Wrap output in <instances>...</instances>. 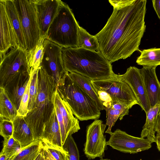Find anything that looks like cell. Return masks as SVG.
I'll list each match as a JSON object with an SVG mask.
<instances>
[{
	"label": "cell",
	"mask_w": 160,
	"mask_h": 160,
	"mask_svg": "<svg viewBox=\"0 0 160 160\" xmlns=\"http://www.w3.org/2000/svg\"><path fill=\"white\" fill-rule=\"evenodd\" d=\"M156 68L143 66L140 69L150 108L160 103V82L156 75Z\"/></svg>",
	"instance_id": "cell-14"
},
{
	"label": "cell",
	"mask_w": 160,
	"mask_h": 160,
	"mask_svg": "<svg viewBox=\"0 0 160 160\" xmlns=\"http://www.w3.org/2000/svg\"><path fill=\"white\" fill-rule=\"evenodd\" d=\"M54 106L56 110L57 117L60 128L62 140V145L63 146L67 139L66 137L65 128L62 115L60 110L56 104L54 103Z\"/></svg>",
	"instance_id": "cell-35"
},
{
	"label": "cell",
	"mask_w": 160,
	"mask_h": 160,
	"mask_svg": "<svg viewBox=\"0 0 160 160\" xmlns=\"http://www.w3.org/2000/svg\"><path fill=\"white\" fill-rule=\"evenodd\" d=\"M17 116V110L7 95L4 88L0 87V118L13 121Z\"/></svg>",
	"instance_id": "cell-22"
},
{
	"label": "cell",
	"mask_w": 160,
	"mask_h": 160,
	"mask_svg": "<svg viewBox=\"0 0 160 160\" xmlns=\"http://www.w3.org/2000/svg\"><path fill=\"white\" fill-rule=\"evenodd\" d=\"M79 26L71 9L62 1L46 39L62 48L78 47Z\"/></svg>",
	"instance_id": "cell-4"
},
{
	"label": "cell",
	"mask_w": 160,
	"mask_h": 160,
	"mask_svg": "<svg viewBox=\"0 0 160 160\" xmlns=\"http://www.w3.org/2000/svg\"><path fill=\"white\" fill-rule=\"evenodd\" d=\"M6 12L16 36L18 46L27 51V47L20 21L14 0H4Z\"/></svg>",
	"instance_id": "cell-18"
},
{
	"label": "cell",
	"mask_w": 160,
	"mask_h": 160,
	"mask_svg": "<svg viewBox=\"0 0 160 160\" xmlns=\"http://www.w3.org/2000/svg\"><path fill=\"white\" fill-rule=\"evenodd\" d=\"M117 76L130 86L139 105L147 113L150 109V106L140 69L135 67L130 66L127 68L125 73Z\"/></svg>",
	"instance_id": "cell-11"
},
{
	"label": "cell",
	"mask_w": 160,
	"mask_h": 160,
	"mask_svg": "<svg viewBox=\"0 0 160 160\" xmlns=\"http://www.w3.org/2000/svg\"><path fill=\"white\" fill-rule=\"evenodd\" d=\"M30 71L27 52L19 47L11 49L0 58V87L4 88L23 70Z\"/></svg>",
	"instance_id": "cell-6"
},
{
	"label": "cell",
	"mask_w": 160,
	"mask_h": 160,
	"mask_svg": "<svg viewBox=\"0 0 160 160\" xmlns=\"http://www.w3.org/2000/svg\"><path fill=\"white\" fill-rule=\"evenodd\" d=\"M94 89L101 102L104 110L110 108L113 103V101L109 94L104 91L92 85Z\"/></svg>",
	"instance_id": "cell-33"
},
{
	"label": "cell",
	"mask_w": 160,
	"mask_h": 160,
	"mask_svg": "<svg viewBox=\"0 0 160 160\" xmlns=\"http://www.w3.org/2000/svg\"><path fill=\"white\" fill-rule=\"evenodd\" d=\"M0 135L4 139L12 136L13 131V121L0 118Z\"/></svg>",
	"instance_id": "cell-32"
},
{
	"label": "cell",
	"mask_w": 160,
	"mask_h": 160,
	"mask_svg": "<svg viewBox=\"0 0 160 160\" xmlns=\"http://www.w3.org/2000/svg\"><path fill=\"white\" fill-rule=\"evenodd\" d=\"M146 0H131L126 6L113 8L103 28L95 36L98 52L111 63L139 51L145 32Z\"/></svg>",
	"instance_id": "cell-1"
},
{
	"label": "cell",
	"mask_w": 160,
	"mask_h": 160,
	"mask_svg": "<svg viewBox=\"0 0 160 160\" xmlns=\"http://www.w3.org/2000/svg\"><path fill=\"white\" fill-rule=\"evenodd\" d=\"M30 70L31 81L29 91V100L28 106V112L32 109L37 100L38 82V69H35L31 68Z\"/></svg>",
	"instance_id": "cell-27"
},
{
	"label": "cell",
	"mask_w": 160,
	"mask_h": 160,
	"mask_svg": "<svg viewBox=\"0 0 160 160\" xmlns=\"http://www.w3.org/2000/svg\"><path fill=\"white\" fill-rule=\"evenodd\" d=\"M43 146V148L49 152L56 160H69L68 152L64 148L59 149L52 147Z\"/></svg>",
	"instance_id": "cell-34"
},
{
	"label": "cell",
	"mask_w": 160,
	"mask_h": 160,
	"mask_svg": "<svg viewBox=\"0 0 160 160\" xmlns=\"http://www.w3.org/2000/svg\"><path fill=\"white\" fill-rule=\"evenodd\" d=\"M46 39L41 37L40 40L35 48L28 52L29 67L30 69H37L40 66L44 53L43 41Z\"/></svg>",
	"instance_id": "cell-26"
},
{
	"label": "cell",
	"mask_w": 160,
	"mask_h": 160,
	"mask_svg": "<svg viewBox=\"0 0 160 160\" xmlns=\"http://www.w3.org/2000/svg\"><path fill=\"white\" fill-rule=\"evenodd\" d=\"M0 58L9 49L19 47L17 39L7 14L4 0H0Z\"/></svg>",
	"instance_id": "cell-13"
},
{
	"label": "cell",
	"mask_w": 160,
	"mask_h": 160,
	"mask_svg": "<svg viewBox=\"0 0 160 160\" xmlns=\"http://www.w3.org/2000/svg\"><path fill=\"white\" fill-rule=\"evenodd\" d=\"M62 58L65 71L74 72L91 80L113 77L111 63L99 52L80 47L62 48Z\"/></svg>",
	"instance_id": "cell-2"
},
{
	"label": "cell",
	"mask_w": 160,
	"mask_h": 160,
	"mask_svg": "<svg viewBox=\"0 0 160 160\" xmlns=\"http://www.w3.org/2000/svg\"><path fill=\"white\" fill-rule=\"evenodd\" d=\"M92 84L104 90L111 96L113 103L118 102L124 104L130 109L139 102L132 89L128 84L116 74L107 79L91 80Z\"/></svg>",
	"instance_id": "cell-7"
},
{
	"label": "cell",
	"mask_w": 160,
	"mask_h": 160,
	"mask_svg": "<svg viewBox=\"0 0 160 160\" xmlns=\"http://www.w3.org/2000/svg\"><path fill=\"white\" fill-rule=\"evenodd\" d=\"M105 110L107 116L106 124L108 126L105 132L110 135L112 133L111 131L112 128L118 119L119 118L120 120H122L125 116L128 115V113L125 111L114 109L111 107Z\"/></svg>",
	"instance_id": "cell-29"
},
{
	"label": "cell",
	"mask_w": 160,
	"mask_h": 160,
	"mask_svg": "<svg viewBox=\"0 0 160 160\" xmlns=\"http://www.w3.org/2000/svg\"><path fill=\"white\" fill-rule=\"evenodd\" d=\"M131 0H109L108 2L112 6L113 8H119L123 7L128 4Z\"/></svg>",
	"instance_id": "cell-36"
},
{
	"label": "cell",
	"mask_w": 160,
	"mask_h": 160,
	"mask_svg": "<svg viewBox=\"0 0 160 160\" xmlns=\"http://www.w3.org/2000/svg\"><path fill=\"white\" fill-rule=\"evenodd\" d=\"M78 47L93 51H98L99 43L96 37L90 34L85 29L79 26Z\"/></svg>",
	"instance_id": "cell-25"
},
{
	"label": "cell",
	"mask_w": 160,
	"mask_h": 160,
	"mask_svg": "<svg viewBox=\"0 0 160 160\" xmlns=\"http://www.w3.org/2000/svg\"><path fill=\"white\" fill-rule=\"evenodd\" d=\"M63 148L68 152L69 160H79V150L72 135L68 137L63 145Z\"/></svg>",
	"instance_id": "cell-30"
},
{
	"label": "cell",
	"mask_w": 160,
	"mask_h": 160,
	"mask_svg": "<svg viewBox=\"0 0 160 160\" xmlns=\"http://www.w3.org/2000/svg\"><path fill=\"white\" fill-rule=\"evenodd\" d=\"M20 144L12 136L8 139H4L3 148L0 154L11 158L17 155L21 151Z\"/></svg>",
	"instance_id": "cell-28"
},
{
	"label": "cell",
	"mask_w": 160,
	"mask_h": 160,
	"mask_svg": "<svg viewBox=\"0 0 160 160\" xmlns=\"http://www.w3.org/2000/svg\"><path fill=\"white\" fill-rule=\"evenodd\" d=\"M69 74L76 83L93 100L100 111L104 110V108L94 89L91 80L77 73L69 72Z\"/></svg>",
	"instance_id": "cell-21"
},
{
	"label": "cell",
	"mask_w": 160,
	"mask_h": 160,
	"mask_svg": "<svg viewBox=\"0 0 160 160\" xmlns=\"http://www.w3.org/2000/svg\"><path fill=\"white\" fill-rule=\"evenodd\" d=\"M43 147V144L41 140H35L22 149L17 155L10 158V160H35Z\"/></svg>",
	"instance_id": "cell-24"
},
{
	"label": "cell",
	"mask_w": 160,
	"mask_h": 160,
	"mask_svg": "<svg viewBox=\"0 0 160 160\" xmlns=\"http://www.w3.org/2000/svg\"><path fill=\"white\" fill-rule=\"evenodd\" d=\"M13 122L12 137L19 142L22 149L35 141L32 132L24 117L17 116Z\"/></svg>",
	"instance_id": "cell-19"
},
{
	"label": "cell",
	"mask_w": 160,
	"mask_h": 160,
	"mask_svg": "<svg viewBox=\"0 0 160 160\" xmlns=\"http://www.w3.org/2000/svg\"><path fill=\"white\" fill-rule=\"evenodd\" d=\"M155 131L157 132L156 137L160 138V117L156 126Z\"/></svg>",
	"instance_id": "cell-38"
},
{
	"label": "cell",
	"mask_w": 160,
	"mask_h": 160,
	"mask_svg": "<svg viewBox=\"0 0 160 160\" xmlns=\"http://www.w3.org/2000/svg\"><path fill=\"white\" fill-rule=\"evenodd\" d=\"M30 71L25 70L21 71L3 88L7 95L17 110L30 79Z\"/></svg>",
	"instance_id": "cell-15"
},
{
	"label": "cell",
	"mask_w": 160,
	"mask_h": 160,
	"mask_svg": "<svg viewBox=\"0 0 160 160\" xmlns=\"http://www.w3.org/2000/svg\"><path fill=\"white\" fill-rule=\"evenodd\" d=\"M31 81V76L30 74L29 80L22 97L19 108L17 110L18 116L25 117L28 112V106L29 100V91Z\"/></svg>",
	"instance_id": "cell-31"
},
{
	"label": "cell",
	"mask_w": 160,
	"mask_h": 160,
	"mask_svg": "<svg viewBox=\"0 0 160 160\" xmlns=\"http://www.w3.org/2000/svg\"><path fill=\"white\" fill-rule=\"evenodd\" d=\"M146 114V122L141 132L140 138L146 137L151 143L156 142L155 128L160 117V103L151 108Z\"/></svg>",
	"instance_id": "cell-20"
},
{
	"label": "cell",
	"mask_w": 160,
	"mask_h": 160,
	"mask_svg": "<svg viewBox=\"0 0 160 160\" xmlns=\"http://www.w3.org/2000/svg\"><path fill=\"white\" fill-rule=\"evenodd\" d=\"M106 126L102 121L97 119L87 127L83 151L88 160L96 158L102 159L104 157L108 145L104 135Z\"/></svg>",
	"instance_id": "cell-8"
},
{
	"label": "cell",
	"mask_w": 160,
	"mask_h": 160,
	"mask_svg": "<svg viewBox=\"0 0 160 160\" xmlns=\"http://www.w3.org/2000/svg\"><path fill=\"white\" fill-rule=\"evenodd\" d=\"M43 160H45V157H44V158H43Z\"/></svg>",
	"instance_id": "cell-43"
},
{
	"label": "cell",
	"mask_w": 160,
	"mask_h": 160,
	"mask_svg": "<svg viewBox=\"0 0 160 160\" xmlns=\"http://www.w3.org/2000/svg\"><path fill=\"white\" fill-rule=\"evenodd\" d=\"M100 160H111L110 159H101Z\"/></svg>",
	"instance_id": "cell-42"
},
{
	"label": "cell",
	"mask_w": 160,
	"mask_h": 160,
	"mask_svg": "<svg viewBox=\"0 0 160 160\" xmlns=\"http://www.w3.org/2000/svg\"><path fill=\"white\" fill-rule=\"evenodd\" d=\"M152 2L153 8L160 19V0H153Z\"/></svg>",
	"instance_id": "cell-37"
},
{
	"label": "cell",
	"mask_w": 160,
	"mask_h": 160,
	"mask_svg": "<svg viewBox=\"0 0 160 160\" xmlns=\"http://www.w3.org/2000/svg\"><path fill=\"white\" fill-rule=\"evenodd\" d=\"M57 89L79 120H95L100 118V111L95 102L72 79L68 72L66 71Z\"/></svg>",
	"instance_id": "cell-3"
},
{
	"label": "cell",
	"mask_w": 160,
	"mask_h": 160,
	"mask_svg": "<svg viewBox=\"0 0 160 160\" xmlns=\"http://www.w3.org/2000/svg\"><path fill=\"white\" fill-rule=\"evenodd\" d=\"M41 141L43 146L63 149L55 106L44 123Z\"/></svg>",
	"instance_id": "cell-16"
},
{
	"label": "cell",
	"mask_w": 160,
	"mask_h": 160,
	"mask_svg": "<svg viewBox=\"0 0 160 160\" xmlns=\"http://www.w3.org/2000/svg\"><path fill=\"white\" fill-rule=\"evenodd\" d=\"M44 157V152L43 149L39 153L35 160H43Z\"/></svg>",
	"instance_id": "cell-39"
},
{
	"label": "cell",
	"mask_w": 160,
	"mask_h": 160,
	"mask_svg": "<svg viewBox=\"0 0 160 160\" xmlns=\"http://www.w3.org/2000/svg\"><path fill=\"white\" fill-rule=\"evenodd\" d=\"M156 143L157 144V147L159 151H160V138L156 137Z\"/></svg>",
	"instance_id": "cell-40"
},
{
	"label": "cell",
	"mask_w": 160,
	"mask_h": 160,
	"mask_svg": "<svg viewBox=\"0 0 160 160\" xmlns=\"http://www.w3.org/2000/svg\"><path fill=\"white\" fill-rule=\"evenodd\" d=\"M40 38L46 39L49 27L62 2L60 0H34Z\"/></svg>",
	"instance_id": "cell-12"
},
{
	"label": "cell",
	"mask_w": 160,
	"mask_h": 160,
	"mask_svg": "<svg viewBox=\"0 0 160 160\" xmlns=\"http://www.w3.org/2000/svg\"><path fill=\"white\" fill-rule=\"evenodd\" d=\"M20 21L27 51L33 49L38 43L40 34L34 0H14Z\"/></svg>",
	"instance_id": "cell-5"
},
{
	"label": "cell",
	"mask_w": 160,
	"mask_h": 160,
	"mask_svg": "<svg viewBox=\"0 0 160 160\" xmlns=\"http://www.w3.org/2000/svg\"><path fill=\"white\" fill-rule=\"evenodd\" d=\"M0 160H10V158L4 155L0 154Z\"/></svg>",
	"instance_id": "cell-41"
},
{
	"label": "cell",
	"mask_w": 160,
	"mask_h": 160,
	"mask_svg": "<svg viewBox=\"0 0 160 160\" xmlns=\"http://www.w3.org/2000/svg\"><path fill=\"white\" fill-rule=\"evenodd\" d=\"M107 142L113 149L130 154L148 150L152 147L147 138L132 136L118 129L112 132Z\"/></svg>",
	"instance_id": "cell-9"
},
{
	"label": "cell",
	"mask_w": 160,
	"mask_h": 160,
	"mask_svg": "<svg viewBox=\"0 0 160 160\" xmlns=\"http://www.w3.org/2000/svg\"><path fill=\"white\" fill-rule=\"evenodd\" d=\"M136 63L143 66L156 67L160 65V48L144 49L137 58Z\"/></svg>",
	"instance_id": "cell-23"
},
{
	"label": "cell",
	"mask_w": 160,
	"mask_h": 160,
	"mask_svg": "<svg viewBox=\"0 0 160 160\" xmlns=\"http://www.w3.org/2000/svg\"><path fill=\"white\" fill-rule=\"evenodd\" d=\"M44 53L40 66L52 76L57 85L66 72L62 62V48L47 39L43 41Z\"/></svg>",
	"instance_id": "cell-10"
},
{
	"label": "cell",
	"mask_w": 160,
	"mask_h": 160,
	"mask_svg": "<svg viewBox=\"0 0 160 160\" xmlns=\"http://www.w3.org/2000/svg\"><path fill=\"white\" fill-rule=\"evenodd\" d=\"M54 102L58 107L63 120L66 134L67 138L80 129L79 121L75 118L68 103L60 96L57 89L54 93Z\"/></svg>",
	"instance_id": "cell-17"
}]
</instances>
